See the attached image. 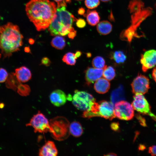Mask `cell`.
<instances>
[{"mask_svg": "<svg viewBox=\"0 0 156 156\" xmlns=\"http://www.w3.org/2000/svg\"><path fill=\"white\" fill-rule=\"evenodd\" d=\"M76 31L75 30L71 31L68 34L69 38L71 39H73L76 36Z\"/></svg>", "mask_w": 156, "mask_h": 156, "instance_id": "37", "label": "cell"}, {"mask_svg": "<svg viewBox=\"0 0 156 156\" xmlns=\"http://www.w3.org/2000/svg\"><path fill=\"white\" fill-rule=\"evenodd\" d=\"M110 127L114 131H117L119 130V124L118 122L112 123L110 125Z\"/></svg>", "mask_w": 156, "mask_h": 156, "instance_id": "34", "label": "cell"}, {"mask_svg": "<svg viewBox=\"0 0 156 156\" xmlns=\"http://www.w3.org/2000/svg\"><path fill=\"white\" fill-rule=\"evenodd\" d=\"M144 3L142 0H132L128 5L130 12L133 14L141 11L143 9Z\"/></svg>", "mask_w": 156, "mask_h": 156, "instance_id": "23", "label": "cell"}, {"mask_svg": "<svg viewBox=\"0 0 156 156\" xmlns=\"http://www.w3.org/2000/svg\"><path fill=\"white\" fill-rule=\"evenodd\" d=\"M73 105L77 109L84 111H89L95 102L93 96L85 91L75 90L71 100Z\"/></svg>", "mask_w": 156, "mask_h": 156, "instance_id": "5", "label": "cell"}, {"mask_svg": "<svg viewBox=\"0 0 156 156\" xmlns=\"http://www.w3.org/2000/svg\"><path fill=\"white\" fill-rule=\"evenodd\" d=\"M51 64V62L50 60L47 57H44L41 60V64L46 66H50Z\"/></svg>", "mask_w": 156, "mask_h": 156, "instance_id": "33", "label": "cell"}, {"mask_svg": "<svg viewBox=\"0 0 156 156\" xmlns=\"http://www.w3.org/2000/svg\"><path fill=\"white\" fill-rule=\"evenodd\" d=\"M85 4L89 9H93L97 7L100 4L99 0H85Z\"/></svg>", "mask_w": 156, "mask_h": 156, "instance_id": "30", "label": "cell"}, {"mask_svg": "<svg viewBox=\"0 0 156 156\" xmlns=\"http://www.w3.org/2000/svg\"><path fill=\"white\" fill-rule=\"evenodd\" d=\"M140 62L144 72L155 67L156 65V50L152 49L146 51L141 55Z\"/></svg>", "mask_w": 156, "mask_h": 156, "instance_id": "11", "label": "cell"}, {"mask_svg": "<svg viewBox=\"0 0 156 156\" xmlns=\"http://www.w3.org/2000/svg\"><path fill=\"white\" fill-rule=\"evenodd\" d=\"M148 152L153 156L156 155V146H153L149 148Z\"/></svg>", "mask_w": 156, "mask_h": 156, "instance_id": "35", "label": "cell"}, {"mask_svg": "<svg viewBox=\"0 0 156 156\" xmlns=\"http://www.w3.org/2000/svg\"><path fill=\"white\" fill-rule=\"evenodd\" d=\"M0 57H1V54H0Z\"/></svg>", "mask_w": 156, "mask_h": 156, "instance_id": "48", "label": "cell"}, {"mask_svg": "<svg viewBox=\"0 0 156 156\" xmlns=\"http://www.w3.org/2000/svg\"><path fill=\"white\" fill-rule=\"evenodd\" d=\"M70 133L73 136L78 137L81 135L83 132L82 126L78 122L74 121L69 125Z\"/></svg>", "mask_w": 156, "mask_h": 156, "instance_id": "22", "label": "cell"}, {"mask_svg": "<svg viewBox=\"0 0 156 156\" xmlns=\"http://www.w3.org/2000/svg\"><path fill=\"white\" fill-rule=\"evenodd\" d=\"M101 1L104 2H107L110 1L111 0H101Z\"/></svg>", "mask_w": 156, "mask_h": 156, "instance_id": "46", "label": "cell"}, {"mask_svg": "<svg viewBox=\"0 0 156 156\" xmlns=\"http://www.w3.org/2000/svg\"><path fill=\"white\" fill-rule=\"evenodd\" d=\"M92 64L94 68L99 69H103L106 66L104 59L100 56H96L93 59Z\"/></svg>", "mask_w": 156, "mask_h": 156, "instance_id": "28", "label": "cell"}, {"mask_svg": "<svg viewBox=\"0 0 156 156\" xmlns=\"http://www.w3.org/2000/svg\"><path fill=\"white\" fill-rule=\"evenodd\" d=\"M5 104L3 103L0 102V109L3 108L5 106Z\"/></svg>", "mask_w": 156, "mask_h": 156, "instance_id": "42", "label": "cell"}, {"mask_svg": "<svg viewBox=\"0 0 156 156\" xmlns=\"http://www.w3.org/2000/svg\"><path fill=\"white\" fill-rule=\"evenodd\" d=\"M75 0L79 1H82V0Z\"/></svg>", "mask_w": 156, "mask_h": 156, "instance_id": "47", "label": "cell"}, {"mask_svg": "<svg viewBox=\"0 0 156 156\" xmlns=\"http://www.w3.org/2000/svg\"><path fill=\"white\" fill-rule=\"evenodd\" d=\"M51 103L57 107L64 105L66 103L67 97L65 93L60 90H56L53 91L49 96Z\"/></svg>", "mask_w": 156, "mask_h": 156, "instance_id": "14", "label": "cell"}, {"mask_svg": "<svg viewBox=\"0 0 156 156\" xmlns=\"http://www.w3.org/2000/svg\"><path fill=\"white\" fill-rule=\"evenodd\" d=\"M8 76L6 71L4 69L0 68V83L4 82Z\"/></svg>", "mask_w": 156, "mask_h": 156, "instance_id": "31", "label": "cell"}, {"mask_svg": "<svg viewBox=\"0 0 156 156\" xmlns=\"http://www.w3.org/2000/svg\"><path fill=\"white\" fill-rule=\"evenodd\" d=\"M26 126L32 127L35 133H44L49 131V122L40 111L33 116L29 123L26 124Z\"/></svg>", "mask_w": 156, "mask_h": 156, "instance_id": "8", "label": "cell"}, {"mask_svg": "<svg viewBox=\"0 0 156 156\" xmlns=\"http://www.w3.org/2000/svg\"><path fill=\"white\" fill-rule=\"evenodd\" d=\"M132 105L134 109L137 112L149 115L156 121V116L151 112L150 106L143 94H135Z\"/></svg>", "mask_w": 156, "mask_h": 156, "instance_id": "9", "label": "cell"}, {"mask_svg": "<svg viewBox=\"0 0 156 156\" xmlns=\"http://www.w3.org/2000/svg\"><path fill=\"white\" fill-rule=\"evenodd\" d=\"M38 154L40 156H56L58 151L54 142L48 141L40 149Z\"/></svg>", "mask_w": 156, "mask_h": 156, "instance_id": "15", "label": "cell"}, {"mask_svg": "<svg viewBox=\"0 0 156 156\" xmlns=\"http://www.w3.org/2000/svg\"><path fill=\"white\" fill-rule=\"evenodd\" d=\"M111 102L114 104L125 99V92L123 87L120 85L117 88L113 90L110 96Z\"/></svg>", "mask_w": 156, "mask_h": 156, "instance_id": "18", "label": "cell"}, {"mask_svg": "<svg viewBox=\"0 0 156 156\" xmlns=\"http://www.w3.org/2000/svg\"><path fill=\"white\" fill-rule=\"evenodd\" d=\"M25 52L29 53L30 52V49L29 47H26L25 48Z\"/></svg>", "mask_w": 156, "mask_h": 156, "instance_id": "41", "label": "cell"}, {"mask_svg": "<svg viewBox=\"0 0 156 156\" xmlns=\"http://www.w3.org/2000/svg\"><path fill=\"white\" fill-rule=\"evenodd\" d=\"M131 86L133 93L143 94L146 93L149 88V79L146 76L140 74L134 79Z\"/></svg>", "mask_w": 156, "mask_h": 156, "instance_id": "10", "label": "cell"}, {"mask_svg": "<svg viewBox=\"0 0 156 156\" xmlns=\"http://www.w3.org/2000/svg\"><path fill=\"white\" fill-rule=\"evenodd\" d=\"M57 8L49 0H31L25 5L27 15L38 31L48 28L55 17Z\"/></svg>", "mask_w": 156, "mask_h": 156, "instance_id": "1", "label": "cell"}, {"mask_svg": "<svg viewBox=\"0 0 156 156\" xmlns=\"http://www.w3.org/2000/svg\"><path fill=\"white\" fill-rule=\"evenodd\" d=\"M77 19L68 11L66 6L57 7L56 16L48 27L51 35L65 36L74 30L73 23Z\"/></svg>", "mask_w": 156, "mask_h": 156, "instance_id": "3", "label": "cell"}, {"mask_svg": "<svg viewBox=\"0 0 156 156\" xmlns=\"http://www.w3.org/2000/svg\"><path fill=\"white\" fill-rule=\"evenodd\" d=\"M136 32V29L131 26L121 33L120 38L121 39L130 42L134 37H139Z\"/></svg>", "mask_w": 156, "mask_h": 156, "instance_id": "19", "label": "cell"}, {"mask_svg": "<svg viewBox=\"0 0 156 156\" xmlns=\"http://www.w3.org/2000/svg\"><path fill=\"white\" fill-rule=\"evenodd\" d=\"M85 10L84 8L81 7L79 8L78 11V14L80 15H83L85 14Z\"/></svg>", "mask_w": 156, "mask_h": 156, "instance_id": "39", "label": "cell"}, {"mask_svg": "<svg viewBox=\"0 0 156 156\" xmlns=\"http://www.w3.org/2000/svg\"><path fill=\"white\" fill-rule=\"evenodd\" d=\"M114 104L106 101L95 103L93 107L92 112L94 117H101L111 120L115 117Z\"/></svg>", "mask_w": 156, "mask_h": 156, "instance_id": "6", "label": "cell"}, {"mask_svg": "<svg viewBox=\"0 0 156 156\" xmlns=\"http://www.w3.org/2000/svg\"><path fill=\"white\" fill-rule=\"evenodd\" d=\"M103 77L108 81L113 79L116 76L115 69L112 66H106L103 68Z\"/></svg>", "mask_w": 156, "mask_h": 156, "instance_id": "25", "label": "cell"}, {"mask_svg": "<svg viewBox=\"0 0 156 156\" xmlns=\"http://www.w3.org/2000/svg\"><path fill=\"white\" fill-rule=\"evenodd\" d=\"M152 12V9L150 7H148L133 14L131 16V26L137 29L141 23L147 17L151 14Z\"/></svg>", "mask_w": 156, "mask_h": 156, "instance_id": "12", "label": "cell"}, {"mask_svg": "<svg viewBox=\"0 0 156 156\" xmlns=\"http://www.w3.org/2000/svg\"><path fill=\"white\" fill-rule=\"evenodd\" d=\"M103 69L88 68L85 71L87 84L89 85L100 78L103 75Z\"/></svg>", "mask_w": 156, "mask_h": 156, "instance_id": "13", "label": "cell"}, {"mask_svg": "<svg viewBox=\"0 0 156 156\" xmlns=\"http://www.w3.org/2000/svg\"><path fill=\"white\" fill-rule=\"evenodd\" d=\"M86 24L85 20L82 18H79L77 19L76 23L77 26L79 28H83L84 27Z\"/></svg>", "mask_w": 156, "mask_h": 156, "instance_id": "32", "label": "cell"}, {"mask_svg": "<svg viewBox=\"0 0 156 156\" xmlns=\"http://www.w3.org/2000/svg\"><path fill=\"white\" fill-rule=\"evenodd\" d=\"M23 36L18 27L11 23L0 26V49L6 56L19 50Z\"/></svg>", "mask_w": 156, "mask_h": 156, "instance_id": "2", "label": "cell"}, {"mask_svg": "<svg viewBox=\"0 0 156 156\" xmlns=\"http://www.w3.org/2000/svg\"><path fill=\"white\" fill-rule=\"evenodd\" d=\"M51 44L53 47L57 49L62 50L66 46V41L64 38L57 36L52 39Z\"/></svg>", "mask_w": 156, "mask_h": 156, "instance_id": "24", "label": "cell"}, {"mask_svg": "<svg viewBox=\"0 0 156 156\" xmlns=\"http://www.w3.org/2000/svg\"><path fill=\"white\" fill-rule=\"evenodd\" d=\"M34 40L32 39H30L29 40V42L31 44H33L34 43Z\"/></svg>", "mask_w": 156, "mask_h": 156, "instance_id": "44", "label": "cell"}, {"mask_svg": "<svg viewBox=\"0 0 156 156\" xmlns=\"http://www.w3.org/2000/svg\"><path fill=\"white\" fill-rule=\"evenodd\" d=\"M117 155L113 153H110L105 155V156H116Z\"/></svg>", "mask_w": 156, "mask_h": 156, "instance_id": "43", "label": "cell"}, {"mask_svg": "<svg viewBox=\"0 0 156 156\" xmlns=\"http://www.w3.org/2000/svg\"><path fill=\"white\" fill-rule=\"evenodd\" d=\"M49 124V132L55 140L62 141L66 139L69 136V122L65 117H55L50 120Z\"/></svg>", "mask_w": 156, "mask_h": 156, "instance_id": "4", "label": "cell"}, {"mask_svg": "<svg viewBox=\"0 0 156 156\" xmlns=\"http://www.w3.org/2000/svg\"><path fill=\"white\" fill-rule=\"evenodd\" d=\"M81 54V53L79 51H77L75 53V56L77 58L79 57Z\"/></svg>", "mask_w": 156, "mask_h": 156, "instance_id": "40", "label": "cell"}, {"mask_svg": "<svg viewBox=\"0 0 156 156\" xmlns=\"http://www.w3.org/2000/svg\"><path fill=\"white\" fill-rule=\"evenodd\" d=\"M83 16L86 17L88 24L92 26L96 25L99 23L100 19L99 14L95 10L90 11L88 10L87 13Z\"/></svg>", "mask_w": 156, "mask_h": 156, "instance_id": "20", "label": "cell"}, {"mask_svg": "<svg viewBox=\"0 0 156 156\" xmlns=\"http://www.w3.org/2000/svg\"><path fill=\"white\" fill-rule=\"evenodd\" d=\"M152 77L156 83V66L153 68L152 73Z\"/></svg>", "mask_w": 156, "mask_h": 156, "instance_id": "38", "label": "cell"}, {"mask_svg": "<svg viewBox=\"0 0 156 156\" xmlns=\"http://www.w3.org/2000/svg\"><path fill=\"white\" fill-rule=\"evenodd\" d=\"M112 27V24L107 21H103L99 23L96 26L98 32L103 35L109 34L111 31Z\"/></svg>", "mask_w": 156, "mask_h": 156, "instance_id": "21", "label": "cell"}, {"mask_svg": "<svg viewBox=\"0 0 156 156\" xmlns=\"http://www.w3.org/2000/svg\"><path fill=\"white\" fill-rule=\"evenodd\" d=\"M14 74L20 83L26 82L30 80L31 77V74L30 70L25 66L16 69Z\"/></svg>", "mask_w": 156, "mask_h": 156, "instance_id": "16", "label": "cell"}, {"mask_svg": "<svg viewBox=\"0 0 156 156\" xmlns=\"http://www.w3.org/2000/svg\"><path fill=\"white\" fill-rule=\"evenodd\" d=\"M114 114L115 117L119 119L126 120H131L134 115V109L132 105L128 102L121 101L115 104Z\"/></svg>", "mask_w": 156, "mask_h": 156, "instance_id": "7", "label": "cell"}, {"mask_svg": "<svg viewBox=\"0 0 156 156\" xmlns=\"http://www.w3.org/2000/svg\"><path fill=\"white\" fill-rule=\"evenodd\" d=\"M17 92L22 96H27L29 95L30 89L29 86L26 84H19L17 87Z\"/></svg>", "mask_w": 156, "mask_h": 156, "instance_id": "29", "label": "cell"}, {"mask_svg": "<svg viewBox=\"0 0 156 156\" xmlns=\"http://www.w3.org/2000/svg\"><path fill=\"white\" fill-rule=\"evenodd\" d=\"M56 2H57V3H61L64 1V0H53Z\"/></svg>", "mask_w": 156, "mask_h": 156, "instance_id": "45", "label": "cell"}, {"mask_svg": "<svg viewBox=\"0 0 156 156\" xmlns=\"http://www.w3.org/2000/svg\"><path fill=\"white\" fill-rule=\"evenodd\" d=\"M112 59L117 63L121 64L124 63L126 60V56L122 51H116L112 55Z\"/></svg>", "mask_w": 156, "mask_h": 156, "instance_id": "27", "label": "cell"}, {"mask_svg": "<svg viewBox=\"0 0 156 156\" xmlns=\"http://www.w3.org/2000/svg\"><path fill=\"white\" fill-rule=\"evenodd\" d=\"M77 58L73 53L69 52L66 53L63 57L62 60L68 65H74L76 62Z\"/></svg>", "mask_w": 156, "mask_h": 156, "instance_id": "26", "label": "cell"}, {"mask_svg": "<svg viewBox=\"0 0 156 156\" xmlns=\"http://www.w3.org/2000/svg\"><path fill=\"white\" fill-rule=\"evenodd\" d=\"M137 117L142 125L143 126H146L145 121L144 118L140 115H138Z\"/></svg>", "mask_w": 156, "mask_h": 156, "instance_id": "36", "label": "cell"}, {"mask_svg": "<svg viewBox=\"0 0 156 156\" xmlns=\"http://www.w3.org/2000/svg\"><path fill=\"white\" fill-rule=\"evenodd\" d=\"M110 85L108 80L104 78H100L96 81L94 88L97 93L103 94L108 91Z\"/></svg>", "mask_w": 156, "mask_h": 156, "instance_id": "17", "label": "cell"}]
</instances>
